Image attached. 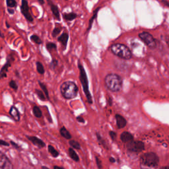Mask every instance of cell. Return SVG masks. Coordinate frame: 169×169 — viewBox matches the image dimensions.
Segmentation results:
<instances>
[{"label":"cell","instance_id":"obj_1","mask_svg":"<svg viewBox=\"0 0 169 169\" xmlns=\"http://www.w3.org/2000/svg\"><path fill=\"white\" fill-rule=\"evenodd\" d=\"M158 163L159 158L153 152L144 153L140 157L141 169H156Z\"/></svg>","mask_w":169,"mask_h":169},{"label":"cell","instance_id":"obj_2","mask_svg":"<svg viewBox=\"0 0 169 169\" xmlns=\"http://www.w3.org/2000/svg\"><path fill=\"white\" fill-rule=\"evenodd\" d=\"M104 83L108 90L117 92L122 89L123 79L116 74H109L104 78Z\"/></svg>","mask_w":169,"mask_h":169},{"label":"cell","instance_id":"obj_3","mask_svg":"<svg viewBox=\"0 0 169 169\" xmlns=\"http://www.w3.org/2000/svg\"><path fill=\"white\" fill-rule=\"evenodd\" d=\"M79 88L74 82L65 81L62 84L60 92L63 97L65 99L74 98L78 94Z\"/></svg>","mask_w":169,"mask_h":169},{"label":"cell","instance_id":"obj_4","mask_svg":"<svg viewBox=\"0 0 169 169\" xmlns=\"http://www.w3.org/2000/svg\"><path fill=\"white\" fill-rule=\"evenodd\" d=\"M110 50L118 58L123 59H130L132 58V52L127 46L120 43H115L110 47Z\"/></svg>","mask_w":169,"mask_h":169},{"label":"cell","instance_id":"obj_5","mask_svg":"<svg viewBox=\"0 0 169 169\" xmlns=\"http://www.w3.org/2000/svg\"><path fill=\"white\" fill-rule=\"evenodd\" d=\"M78 68L79 69V79L81 83V85L83 88V91L86 96V98L87 99V102L89 104H92V98L90 91L89 89V83L87 74H86L83 66L80 62H78Z\"/></svg>","mask_w":169,"mask_h":169},{"label":"cell","instance_id":"obj_6","mask_svg":"<svg viewBox=\"0 0 169 169\" xmlns=\"http://www.w3.org/2000/svg\"><path fill=\"white\" fill-rule=\"evenodd\" d=\"M139 37L143 41L148 48L150 49H155L157 47L156 40L151 34L148 32H142L139 34Z\"/></svg>","mask_w":169,"mask_h":169},{"label":"cell","instance_id":"obj_7","mask_svg":"<svg viewBox=\"0 0 169 169\" xmlns=\"http://www.w3.org/2000/svg\"><path fill=\"white\" fill-rule=\"evenodd\" d=\"M128 151L133 153H140L145 149V144L141 141H132L126 145Z\"/></svg>","mask_w":169,"mask_h":169},{"label":"cell","instance_id":"obj_8","mask_svg":"<svg viewBox=\"0 0 169 169\" xmlns=\"http://www.w3.org/2000/svg\"><path fill=\"white\" fill-rule=\"evenodd\" d=\"M21 11L25 18L29 22L33 21V17L30 13V9L28 4V2L26 0H21Z\"/></svg>","mask_w":169,"mask_h":169},{"label":"cell","instance_id":"obj_9","mask_svg":"<svg viewBox=\"0 0 169 169\" xmlns=\"http://www.w3.org/2000/svg\"><path fill=\"white\" fill-rule=\"evenodd\" d=\"M0 169H13L11 162L2 151H0Z\"/></svg>","mask_w":169,"mask_h":169},{"label":"cell","instance_id":"obj_10","mask_svg":"<svg viewBox=\"0 0 169 169\" xmlns=\"http://www.w3.org/2000/svg\"><path fill=\"white\" fill-rule=\"evenodd\" d=\"M13 60H14V59L12 58V56L11 55L10 56V59H9V58H8V62L3 66L1 71H0V79L7 77V73L8 72L9 68L11 67V62H13Z\"/></svg>","mask_w":169,"mask_h":169},{"label":"cell","instance_id":"obj_11","mask_svg":"<svg viewBox=\"0 0 169 169\" xmlns=\"http://www.w3.org/2000/svg\"><path fill=\"white\" fill-rule=\"evenodd\" d=\"M49 5L50 6V9L52 13L53 16L54 17V18L56 20H58V21H60V14H59V11L57 5H54L53 3L52 0H47Z\"/></svg>","mask_w":169,"mask_h":169},{"label":"cell","instance_id":"obj_12","mask_svg":"<svg viewBox=\"0 0 169 169\" xmlns=\"http://www.w3.org/2000/svg\"><path fill=\"white\" fill-rule=\"evenodd\" d=\"M26 137H27V139L30 141L32 142V144L37 146L38 148H43L45 147L46 144L44 142L38 137L36 136H29V135H27Z\"/></svg>","mask_w":169,"mask_h":169},{"label":"cell","instance_id":"obj_13","mask_svg":"<svg viewBox=\"0 0 169 169\" xmlns=\"http://www.w3.org/2000/svg\"><path fill=\"white\" fill-rule=\"evenodd\" d=\"M115 118L116 120L117 126L119 129H122L125 127V125L127 124V121L124 116H122L120 114H117L115 116Z\"/></svg>","mask_w":169,"mask_h":169},{"label":"cell","instance_id":"obj_14","mask_svg":"<svg viewBox=\"0 0 169 169\" xmlns=\"http://www.w3.org/2000/svg\"><path fill=\"white\" fill-rule=\"evenodd\" d=\"M120 140L123 143H128L129 142L134 141V139L133 135H132L130 132L124 131L123 133L120 135Z\"/></svg>","mask_w":169,"mask_h":169},{"label":"cell","instance_id":"obj_15","mask_svg":"<svg viewBox=\"0 0 169 169\" xmlns=\"http://www.w3.org/2000/svg\"><path fill=\"white\" fill-rule=\"evenodd\" d=\"M9 114L15 122H19L20 120V118H21L20 117V113L18 109L14 106H12L11 108H10Z\"/></svg>","mask_w":169,"mask_h":169},{"label":"cell","instance_id":"obj_16","mask_svg":"<svg viewBox=\"0 0 169 169\" xmlns=\"http://www.w3.org/2000/svg\"><path fill=\"white\" fill-rule=\"evenodd\" d=\"M68 39H69V35L67 32L62 33V35H61L58 38V41L60 42L62 45L64 46V49H65L66 46H67Z\"/></svg>","mask_w":169,"mask_h":169},{"label":"cell","instance_id":"obj_17","mask_svg":"<svg viewBox=\"0 0 169 169\" xmlns=\"http://www.w3.org/2000/svg\"><path fill=\"white\" fill-rule=\"evenodd\" d=\"M77 14L74 12H71L69 13H64L63 14V17L67 21H71L77 17Z\"/></svg>","mask_w":169,"mask_h":169},{"label":"cell","instance_id":"obj_18","mask_svg":"<svg viewBox=\"0 0 169 169\" xmlns=\"http://www.w3.org/2000/svg\"><path fill=\"white\" fill-rule=\"evenodd\" d=\"M59 132H60V134L63 137L67 139V140H70V139H71V135L65 127H62L60 129V130H59Z\"/></svg>","mask_w":169,"mask_h":169},{"label":"cell","instance_id":"obj_19","mask_svg":"<svg viewBox=\"0 0 169 169\" xmlns=\"http://www.w3.org/2000/svg\"><path fill=\"white\" fill-rule=\"evenodd\" d=\"M69 155L73 160L75 162H78L79 161V157L78 156V155L76 153V152L74 151V149L73 148H69Z\"/></svg>","mask_w":169,"mask_h":169},{"label":"cell","instance_id":"obj_20","mask_svg":"<svg viewBox=\"0 0 169 169\" xmlns=\"http://www.w3.org/2000/svg\"><path fill=\"white\" fill-rule=\"evenodd\" d=\"M48 149L49 153L51 154V155L53 157L56 158V157H58L59 156V152L57 150H56V149L52 146V145H49L48 147Z\"/></svg>","mask_w":169,"mask_h":169},{"label":"cell","instance_id":"obj_21","mask_svg":"<svg viewBox=\"0 0 169 169\" xmlns=\"http://www.w3.org/2000/svg\"><path fill=\"white\" fill-rule=\"evenodd\" d=\"M96 135H97V140L99 142V143H100L101 145H102V146H103L105 149H108V145H107V143H106V141L105 140L103 139V137H102V136L101 135V134L98 133V132H97V134H96Z\"/></svg>","mask_w":169,"mask_h":169},{"label":"cell","instance_id":"obj_22","mask_svg":"<svg viewBox=\"0 0 169 169\" xmlns=\"http://www.w3.org/2000/svg\"><path fill=\"white\" fill-rule=\"evenodd\" d=\"M32 112L33 114H34L36 118H41L42 116V113L41 109L37 106H35L32 108Z\"/></svg>","mask_w":169,"mask_h":169},{"label":"cell","instance_id":"obj_23","mask_svg":"<svg viewBox=\"0 0 169 169\" xmlns=\"http://www.w3.org/2000/svg\"><path fill=\"white\" fill-rule=\"evenodd\" d=\"M36 70H37L38 74L41 75L44 74L45 72V69L42 63L40 62H36Z\"/></svg>","mask_w":169,"mask_h":169},{"label":"cell","instance_id":"obj_24","mask_svg":"<svg viewBox=\"0 0 169 169\" xmlns=\"http://www.w3.org/2000/svg\"><path fill=\"white\" fill-rule=\"evenodd\" d=\"M30 39H31V41H32L33 42H35V44H41L42 43V40L41 39V38L39 37L38 35H33L32 36H31V37H30Z\"/></svg>","mask_w":169,"mask_h":169},{"label":"cell","instance_id":"obj_25","mask_svg":"<svg viewBox=\"0 0 169 169\" xmlns=\"http://www.w3.org/2000/svg\"><path fill=\"white\" fill-rule=\"evenodd\" d=\"M38 84L40 85V87H41L42 89V90L43 91V92H44L45 96H46V97L47 99H48L49 100V94H48V89H47V87H46V86L43 83L41 82V81H38Z\"/></svg>","mask_w":169,"mask_h":169},{"label":"cell","instance_id":"obj_26","mask_svg":"<svg viewBox=\"0 0 169 169\" xmlns=\"http://www.w3.org/2000/svg\"><path fill=\"white\" fill-rule=\"evenodd\" d=\"M46 49L48 50V51H52V50H56L57 49V46L55 44V43L53 42H48L46 43Z\"/></svg>","mask_w":169,"mask_h":169},{"label":"cell","instance_id":"obj_27","mask_svg":"<svg viewBox=\"0 0 169 169\" xmlns=\"http://www.w3.org/2000/svg\"><path fill=\"white\" fill-rule=\"evenodd\" d=\"M100 9V8H98L97 9L95 10V11H94V13H93V16L91 18V19H90V21H89V27H88V29H87V31H89V30H90V29H91V26H92V22L94 21V20H95V19L97 17V13H98V10Z\"/></svg>","mask_w":169,"mask_h":169},{"label":"cell","instance_id":"obj_28","mask_svg":"<svg viewBox=\"0 0 169 169\" xmlns=\"http://www.w3.org/2000/svg\"><path fill=\"white\" fill-rule=\"evenodd\" d=\"M35 92H36V94L37 95L38 98L41 99V101H44L46 100V97L44 92H43V91L39 90V89H35Z\"/></svg>","mask_w":169,"mask_h":169},{"label":"cell","instance_id":"obj_29","mask_svg":"<svg viewBox=\"0 0 169 169\" xmlns=\"http://www.w3.org/2000/svg\"><path fill=\"white\" fill-rule=\"evenodd\" d=\"M69 145H70V146L72 148L75 149H78L79 150V149H81L80 144H79L77 141H76L75 140L69 141Z\"/></svg>","mask_w":169,"mask_h":169},{"label":"cell","instance_id":"obj_30","mask_svg":"<svg viewBox=\"0 0 169 169\" xmlns=\"http://www.w3.org/2000/svg\"><path fill=\"white\" fill-rule=\"evenodd\" d=\"M62 31V27L61 26H56V27L54 28V29L53 30L52 33V35L53 37H56L58 35H59V33H60Z\"/></svg>","mask_w":169,"mask_h":169},{"label":"cell","instance_id":"obj_31","mask_svg":"<svg viewBox=\"0 0 169 169\" xmlns=\"http://www.w3.org/2000/svg\"><path fill=\"white\" fill-rule=\"evenodd\" d=\"M6 4L8 8H14L17 7L15 0H6Z\"/></svg>","mask_w":169,"mask_h":169},{"label":"cell","instance_id":"obj_32","mask_svg":"<svg viewBox=\"0 0 169 169\" xmlns=\"http://www.w3.org/2000/svg\"><path fill=\"white\" fill-rule=\"evenodd\" d=\"M9 87H11V89H13L15 91H17V89H18V84H17V83L15 81H14V80L10 81L9 83Z\"/></svg>","mask_w":169,"mask_h":169},{"label":"cell","instance_id":"obj_33","mask_svg":"<svg viewBox=\"0 0 169 169\" xmlns=\"http://www.w3.org/2000/svg\"><path fill=\"white\" fill-rule=\"evenodd\" d=\"M109 135H110V137H111L112 141H115L116 139L117 134H116V133L115 131H110V132H109Z\"/></svg>","mask_w":169,"mask_h":169},{"label":"cell","instance_id":"obj_34","mask_svg":"<svg viewBox=\"0 0 169 169\" xmlns=\"http://www.w3.org/2000/svg\"><path fill=\"white\" fill-rule=\"evenodd\" d=\"M95 159H96V163H97V165L98 168L99 169H101L102 167L101 161L100 159H99V158L97 157H95Z\"/></svg>","mask_w":169,"mask_h":169},{"label":"cell","instance_id":"obj_35","mask_svg":"<svg viewBox=\"0 0 169 169\" xmlns=\"http://www.w3.org/2000/svg\"><path fill=\"white\" fill-rule=\"evenodd\" d=\"M0 145H3V146H9V143L5 141L0 140Z\"/></svg>","mask_w":169,"mask_h":169},{"label":"cell","instance_id":"obj_36","mask_svg":"<svg viewBox=\"0 0 169 169\" xmlns=\"http://www.w3.org/2000/svg\"><path fill=\"white\" fill-rule=\"evenodd\" d=\"M77 120L79 122H80V123H85L84 118H83L82 116H79L77 117Z\"/></svg>","mask_w":169,"mask_h":169},{"label":"cell","instance_id":"obj_37","mask_svg":"<svg viewBox=\"0 0 169 169\" xmlns=\"http://www.w3.org/2000/svg\"><path fill=\"white\" fill-rule=\"evenodd\" d=\"M10 143H11V145H12V146L14 147L15 149H19V146L16 143H15L14 141H10Z\"/></svg>","mask_w":169,"mask_h":169},{"label":"cell","instance_id":"obj_38","mask_svg":"<svg viewBox=\"0 0 169 169\" xmlns=\"http://www.w3.org/2000/svg\"><path fill=\"white\" fill-rule=\"evenodd\" d=\"M58 60H56V59H53L52 62V65L53 66V67H54V68L56 67V66L58 65Z\"/></svg>","mask_w":169,"mask_h":169},{"label":"cell","instance_id":"obj_39","mask_svg":"<svg viewBox=\"0 0 169 169\" xmlns=\"http://www.w3.org/2000/svg\"><path fill=\"white\" fill-rule=\"evenodd\" d=\"M8 11L9 12V14H14L15 13V10L13 9V8H8Z\"/></svg>","mask_w":169,"mask_h":169},{"label":"cell","instance_id":"obj_40","mask_svg":"<svg viewBox=\"0 0 169 169\" xmlns=\"http://www.w3.org/2000/svg\"><path fill=\"white\" fill-rule=\"evenodd\" d=\"M164 40H165V42L168 45V47L169 48V36L168 35H166L164 36Z\"/></svg>","mask_w":169,"mask_h":169},{"label":"cell","instance_id":"obj_41","mask_svg":"<svg viewBox=\"0 0 169 169\" xmlns=\"http://www.w3.org/2000/svg\"><path fill=\"white\" fill-rule=\"evenodd\" d=\"M162 3H163L164 5H165L169 8V2L167 1V0H162Z\"/></svg>","mask_w":169,"mask_h":169},{"label":"cell","instance_id":"obj_42","mask_svg":"<svg viewBox=\"0 0 169 169\" xmlns=\"http://www.w3.org/2000/svg\"><path fill=\"white\" fill-rule=\"evenodd\" d=\"M109 161H110V163H115L116 162V159L115 158H114V157H110V158H109Z\"/></svg>","mask_w":169,"mask_h":169},{"label":"cell","instance_id":"obj_43","mask_svg":"<svg viewBox=\"0 0 169 169\" xmlns=\"http://www.w3.org/2000/svg\"><path fill=\"white\" fill-rule=\"evenodd\" d=\"M38 2L41 5H44V3H45L44 0H38Z\"/></svg>","mask_w":169,"mask_h":169},{"label":"cell","instance_id":"obj_44","mask_svg":"<svg viewBox=\"0 0 169 169\" xmlns=\"http://www.w3.org/2000/svg\"><path fill=\"white\" fill-rule=\"evenodd\" d=\"M54 169H64V168L60 167H58V166H54Z\"/></svg>","mask_w":169,"mask_h":169},{"label":"cell","instance_id":"obj_45","mask_svg":"<svg viewBox=\"0 0 169 169\" xmlns=\"http://www.w3.org/2000/svg\"><path fill=\"white\" fill-rule=\"evenodd\" d=\"M160 169H169V167L168 166H164V167H161Z\"/></svg>","mask_w":169,"mask_h":169},{"label":"cell","instance_id":"obj_46","mask_svg":"<svg viewBox=\"0 0 169 169\" xmlns=\"http://www.w3.org/2000/svg\"><path fill=\"white\" fill-rule=\"evenodd\" d=\"M112 99L110 98H109V105H110V106H112Z\"/></svg>","mask_w":169,"mask_h":169},{"label":"cell","instance_id":"obj_47","mask_svg":"<svg viewBox=\"0 0 169 169\" xmlns=\"http://www.w3.org/2000/svg\"><path fill=\"white\" fill-rule=\"evenodd\" d=\"M5 23H6V26H7V27H8V28H9V27H10V26L9 25L8 21H6V22H5Z\"/></svg>","mask_w":169,"mask_h":169},{"label":"cell","instance_id":"obj_48","mask_svg":"<svg viewBox=\"0 0 169 169\" xmlns=\"http://www.w3.org/2000/svg\"><path fill=\"white\" fill-rule=\"evenodd\" d=\"M42 169H49L48 167H46L45 166H42Z\"/></svg>","mask_w":169,"mask_h":169},{"label":"cell","instance_id":"obj_49","mask_svg":"<svg viewBox=\"0 0 169 169\" xmlns=\"http://www.w3.org/2000/svg\"><path fill=\"white\" fill-rule=\"evenodd\" d=\"M0 36H1V37H2V38H3V37H4V36H3V34H2V32H1V31H0Z\"/></svg>","mask_w":169,"mask_h":169}]
</instances>
